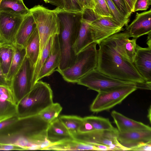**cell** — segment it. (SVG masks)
<instances>
[{"label": "cell", "mask_w": 151, "mask_h": 151, "mask_svg": "<svg viewBox=\"0 0 151 151\" xmlns=\"http://www.w3.org/2000/svg\"><path fill=\"white\" fill-rule=\"evenodd\" d=\"M49 124L39 114L19 117L0 131V144L15 145L24 150H44L50 144L47 136Z\"/></svg>", "instance_id": "obj_1"}, {"label": "cell", "mask_w": 151, "mask_h": 151, "mask_svg": "<svg viewBox=\"0 0 151 151\" xmlns=\"http://www.w3.org/2000/svg\"><path fill=\"white\" fill-rule=\"evenodd\" d=\"M96 68L99 71L117 79L151 86L139 73L133 63L124 60L116 51L110 36L99 44Z\"/></svg>", "instance_id": "obj_2"}, {"label": "cell", "mask_w": 151, "mask_h": 151, "mask_svg": "<svg viewBox=\"0 0 151 151\" xmlns=\"http://www.w3.org/2000/svg\"><path fill=\"white\" fill-rule=\"evenodd\" d=\"M83 12H70L61 9L57 13L59 22L58 36L61 56L56 71L68 68L74 63L76 55L72 47L78 34Z\"/></svg>", "instance_id": "obj_3"}, {"label": "cell", "mask_w": 151, "mask_h": 151, "mask_svg": "<svg viewBox=\"0 0 151 151\" xmlns=\"http://www.w3.org/2000/svg\"><path fill=\"white\" fill-rule=\"evenodd\" d=\"M53 103L50 85L39 80L17 104V116L24 117L38 114Z\"/></svg>", "instance_id": "obj_4"}, {"label": "cell", "mask_w": 151, "mask_h": 151, "mask_svg": "<svg viewBox=\"0 0 151 151\" xmlns=\"http://www.w3.org/2000/svg\"><path fill=\"white\" fill-rule=\"evenodd\" d=\"M61 9L57 7L52 10L38 5L29 9L36 24L39 36L40 50L38 58L50 38L59 34V22L57 13Z\"/></svg>", "instance_id": "obj_5"}, {"label": "cell", "mask_w": 151, "mask_h": 151, "mask_svg": "<svg viewBox=\"0 0 151 151\" xmlns=\"http://www.w3.org/2000/svg\"><path fill=\"white\" fill-rule=\"evenodd\" d=\"M97 44L93 42L76 55L73 64L58 72L66 81L77 83L83 76L96 68L98 60Z\"/></svg>", "instance_id": "obj_6"}, {"label": "cell", "mask_w": 151, "mask_h": 151, "mask_svg": "<svg viewBox=\"0 0 151 151\" xmlns=\"http://www.w3.org/2000/svg\"><path fill=\"white\" fill-rule=\"evenodd\" d=\"M77 83L98 92L108 91L125 86H134L141 88L143 86L135 83L113 78L101 73L96 69L83 76Z\"/></svg>", "instance_id": "obj_7"}, {"label": "cell", "mask_w": 151, "mask_h": 151, "mask_svg": "<svg viewBox=\"0 0 151 151\" xmlns=\"http://www.w3.org/2000/svg\"><path fill=\"white\" fill-rule=\"evenodd\" d=\"M138 88L136 86H125L108 91L98 92L90 106V110L97 113L109 110L121 103Z\"/></svg>", "instance_id": "obj_8"}, {"label": "cell", "mask_w": 151, "mask_h": 151, "mask_svg": "<svg viewBox=\"0 0 151 151\" xmlns=\"http://www.w3.org/2000/svg\"><path fill=\"white\" fill-rule=\"evenodd\" d=\"M34 66L26 56L20 68L11 81L10 88L17 104L33 87Z\"/></svg>", "instance_id": "obj_9"}, {"label": "cell", "mask_w": 151, "mask_h": 151, "mask_svg": "<svg viewBox=\"0 0 151 151\" xmlns=\"http://www.w3.org/2000/svg\"><path fill=\"white\" fill-rule=\"evenodd\" d=\"M119 131L115 128L111 130H96L85 133H78L73 136L79 141L90 144H101L107 146L110 150H128L117 140Z\"/></svg>", "instance_id": "obj_10"}, {"label": "cell", "mask_w": 151, "mask_h": 151, "mask_svg": "<svg viewBox=\"0 0 151 151\" xmlns=\"http://www.w3.org/2000/svg\"><path fill=\"white\" fill-rule=\"evenodd\" d=\"M25 16L0 10V44L14 43L16 34Z\"/></svg>", "instance_id": "obj_11"}, {"label": "cell", "mask_w": 151, "mask_h": 151, "mask_svg": "<svg viewBox=\"0 0 151 151\" xmlns=\"http://www.w3.org/2000/svg\"><path fill=\"white\" fill-rule=\"evenodd\" d=\"M89 30L93 41L99 44L103 40L123 30L113 17H98L90 24Z\"/></svg>", "instance_id": "obj_12"}, {"label": "cell", "mask_w": 151, "mask_h": 151, "mask_svg": "<svg viewBox=\"0 0 151 151\" xmlns=\"http://www.w3.org/2000/svg\"><path fill=\"white\" fill-rule=\"evenodd\" d=\"M98 17L93 10L85 9L83 11L78 34L72 47L76 55L94 42L90 31L89 26Z\"/></svg>", "instance_id": "obj_13"}, {"label": "cell", "mask_w": 151, "mask_h": 151, "mask_svg": "<svg viewBox=\"0 0 151 151\" xmlns=\"http://www.w3.org/2000/svg\"><path fill=\"white\" fill-rule=\"evenodd\" d=\"M116 51L125 60L133 63L137 39L130 37L127 33H117L110 36Z\"/></svg>", "instance_id": "obj_14"}, {"label": "cell", "mask_w": 151, "mask_h": 151, "mask_svg": "<svg viewBox=\"0 0 151 151\" xmlns=\"http://www.w3.org/2000/svg\"><path fill=\"white\" fill-rule=\"evenodd\" d=\"M130 37L137 39L144 35L151 33V10L138 13L125 31Z\"/></svg>", "instance_id": "obj_15"}, {"label": "cell", "mask_w": 151, "mask_h": 151, "mask_svg": "<svg viewBox=\"0 0 151 151\" xmlns=\"http://www.w3.org/2000/svg\"><path fill=\"white\" fill-rule=\"evenodd\" d=\"M133 64L146 82L151 84V47L137 44Z\"/></svg>", "instance_id": "obj_16"}, {"label": "cell", "mask_w": 151, "mask_h": 151, "mask_svg": "<svg viewBox=\"0 0 151 151\" xmlns=\"http://www.w3.org/2000/svg\"><path fill=\"white\" fill-rule=\"evenodd\" d=\"M117 140L128 150L143 143L151 142V130H140L119 133Z\"/></svg>", "instance_id": "obj_17"}, {"label": "cell", "mask_w": 151, "mask_h": 151, "mask_svg": "<svg viewBox=\"0 0 151 151\" xmlns=\"http://www.w3.org/2000/svg\"><path fill=\"white\" fill-rule=\"evenodd\" d=\"M59 35L54 36L49 55L43 65L37 78V81L52 74L58 67L61 59V54Z\"/></svg>", "instance_id": "obj_18"}, {"label": "cell", "mask_w": 151, "mask_h": 151, "mask_svg": "<svg viewBox=\"0 0 151 151\" xmlns=\"http://www.w3.org/2000/svg\"><path fill=\"white\" fill-rule=\"evenodd\" d=\"M17 115V104L10 89L0 86V121Z\"/></svg>", "instance_id": "obj_19"}, {"label": "cell", "mask_w": 151, "mask_h": 151, "mask_svg": "<svg viewBox=\"0 0 151 151\" xmlns=\"http://www.w3.org/2000/svg\"><path fill=\"white\" fill-rule=\"evenodd\" d=\"M47 136L50 144L74 139L58 117L49 123L47 129Z\"/></svg>", "instance_id": "obj_20"}, {"label": "cell", "mask_w": 151, "mask_h": 151, "mask_svg": "<svg viewBox=\"0 0 151 151\" xmlns=\"http://www.w3.org/2000/svg\"><path fill=\"white\" fill-rule=\"evenodd\" d=\"M111 115L120 132L136 130H151L149 126L128 118L116 111H113Z\"/></svg>", "instance_id": "obj_21"}, {"label": "cell", "mask_w": 151, "mask_h": 151, "mask_svg": "<svg viewBox=\"0 0 151 151\" xmlns=\"http://www.w3.org/2000/svg\"><path fill=\"white\" fill-rule=\"evenodd\" d=\"M37 26L31 13L25 16L16 34L14 44L25 48L27 42Z\"/></svg>", "instance_id": "obj_22"}, {"label": "cell", "mask_w": 151, "mask_h": 151, "mask_svg": "<svg viewBox=\"0 0 151 151\" xmlns=\"http://www.w3.org/2000/svg\"><path fill=\"white\" fill-rule=\"evenodd\" d=\"M44 150L56 151L97 150L93 145L73 139L64 140L50 144Z\"/></svg>", "instance_id": "obj_23"}, {"label": "cell", "mask_w": 151, "mask_h": 151, "mask_svg": "<svg viewBox=\"0 0 151 151\" xmlns=\"http://www.w3.org/2000/svg\"><path fill=\"white\" fill-rule=\"evenodd\" d=\"M14 53L12 61L6 79L11 81L22 66L26 56L25 47L14 44Z\"/></svg>", "instance_id": "obj_24"}, {"label": "cell", "mask_w": 151, "mask_h": 151, "mask_svg": "<svg viewBox=\"0 0 151 151\" xmlns=\"http://www.w3.org/2000/svg\"><path fill=\"white\" fill-rule=\"evenodd\" d=\"M26 56L34 67L38 58L40 40L37 28L28 39L25 47Z\"/></svg>", "instance_id": "obj_25"}, {"label": "cell", "mask_w": 151, "mask_h": 151, "mask_svg": "<svg viewBox=\"0 0 151 151\" xmlns=\"http://www.w3.org/2000/svg\"><path fill=\"white\" fill-rule=\"evenodd\" d=\"M13 53V45L0 44V63L6 78L10 68Z\"/></svg>", "instance_id": "obj_26"}, {"label": "cell", "mask_w": 151, "mask_h": 151, "mask_svg": "<svg viewBox=\"0 0 151 151\" xmlns=\"http://www.w3.org/2000/svg\"><path fill=\"white\" fill-rule=\"evenodd\" d=\"M0 10L12 12L25 16L30 13L23 0H1Z\"/></svg>", "instance_id": "obj_27"}, {"label": "cell", "mask_w": 151, "mask_h": 151, "mask_svg": "<svg viewBox=\"0 0 151 151\" xmlns=\"http://www.w3.org/2000/svg\"><path fill=\"white\" fill-rule=\"evenodd\" d=\"M55 35L51 37L46 43L35 66L32 79L33 87L37 82V78L40 70L49 55Z\"/></svg>", "instance_id": "obj_28"}, {"label": "cell", "mask_w": 151, "mask_h": 151, "mask_svg": "<svg viewBox=\"0 0 151 151\" xmlns=\"http://www.w3.org/2000/svg\"><path fill=\"white\" fill-rule=\"evenodd\" d=\"M58 118L73 137L78 132L84 121L83 118L74 115H63Z\"/></svg>", "instance_id": "obj_29"}, {"label": "cell", "mask_w": 151, "mask_h": 151, "mask_svg": "<svg viewBox=\"0 0 151 151\" xmlns=\"http://www.w3.org/2000/svg\"><path fill=\"white\" fill-rule=\"evenodd\" d=\"M84 119L89 123L96 130H111L114 129L109 119L93 116H86Z\"/></svg>", "instance_id": "obj_30"}, {"label": "cell", "mask_w": 151, "mask_h": 151, "mask_svg": "<svg viewBox=\"0 0 151 151\" xmlns=\"http://www.w3.org/2000/svg\"><path fill=\"white\" fill-rule=\"evenodd\" d=\"M62 109L58 103H53L44 109L39 114L45 122L49 123L58 118Z\"/></svg>", "instance_id": "obj_31"}, {"label": "cell", "mask_w": 151, "mask_h": 151, "mask_svg": "<svg viewBox=\"0 0 151 151\" xmlns=\"http://www.w3.org/2000/svg\"><path fill=\"white\" fill-rule=\"evenodd\" d=\"M113 18L122 27L127 26L129 19L125 18L119 11L113 0H105Z\"/></svg>", "instance_id": "obj_32"}, {"label": "cell", "mask_w": 151, "mask_h": 151, "mask_svg": "<svg viewBox=\"0 0 151 151\" xmlns=\"http://www.w3.org/2000/svg\"><path fill=\"white\" fill-rule=\"evenodd\" d=\"M95 7L93 10L95 14L101 17H112L105 0H93Z\"/></svg>", "instance_id": "obj_33"}, {"label": "cell", "mask_w": 151, "mask_h": 151, "mask_svg": "<svg viewBox=\"0 0 151 151\" xmlns=\"http://www.w3.org/2000/svg\"><path fill=\"white\" fill-rule=\"evenodd\" d=\"M64 10L67 11L78 12L84 11L78 0H63Z\"/></svg>", "instance_id": "obj_34"}, {"label": "cell", "mask_w": 151, "mask_h": 151, "mask_svg": "<svg viewBox=\"0 0 151 151\" xmlns=\"http://www.w3.org/2000/svg\"><path fill=\"white\" fill-rule=\"evenodd\" d=\"M151 4V0H136L134 4V12L138 11L147 10Z\"/></svg>", "instance_id": "obj_35"}, {"label": "cell", "mask_w": 151, "mask_h": 151, "mask_svg": "<svg viewBox=\"0 0 151 151\" xmlns=\"http://www.w3.org/2000/svg\"><path fill=\"white\" fill-rule=\"evenodd\" d=\"M116 7L122 15L126 18L129 19L128 15L124 0H113Z\"/></svg>", "instance_id": "obj_36"}, {"label": "cell", "mask_w": 151, "mask_h": 151, "mask_svg": "<svg viewBox=\"0 0 151 151\" xmlns=\"http://www.w3.org/2000/svg\"><path fill=\"white\" fill-rule=\"evenodd\" d=\"M18 118L17 115H15L0 121V131L11 125Z\"/></svg>", "instance_id": "obj_37"}, {"label": "cell", "mask_w": 151, "mask_h": 151, "mask_svg": "<svg viewBox=\"0 0 151 151\" xmlns=\"http://www.w3.org/2000/svg\"><path fill=\"white\" fill-rule=\"evenodd\" d=\"M94 130H95V129L92 125L89 123L84 119L83 123L79 128L78 133H85Z\"/></svg>", "instance_id": "obj_38"}, {"label": "cell", "mask_w": 151, "mask_h": 151, "mask_svg": "<svg viewBox=\"0 0 151 151\" xmlns=\"http://www.w3.org/2000/svg\"><path fill=\"white\" fill-rule=\"evenodd\" d=\"M83 9H90L93 10L95 3L93 0H78Z\"/></svg>", "instance_id": "obj_39"}, {"label": "cell", "mask_w": 151, "mask_h": 151, "mask_svg": "<svg viewBox=\"0 0 151 151\" xmlns=\"http://www.w3.org/2000/svg\"><path fill=\"white\" fill-rule=\"evenodd\" d=\"M0 150H24L18 146L10 144H0Z\"/></svg>", "instance_id": "obj_40"}, {"label": "cell", "mask_w": 151, "mask_h": 151, "mask_svg": "<svg viewBox=\"0 0 151 151\" xmlns=\"http://www.w3.org/2000/svg\"><path fill=\"white\" fill-rule=\"evenodd\" d=\"M128 15L130 17L134 12V4L136 0H124Z\"/></svg>", "instance_id": "obj_41"}, {"label": "cell", "mask_w": 151, "mask_h": 151, "mask_svg": "<svg viewBox=\"0 0 151 151\" xmlns=\"http://www.w3.org/2000/svg\"><path fill=\"white\" fill-rule=\"evenodd\" d=\"M11 82L6 79V76L3 73L0 63V86H4L10 88Z\"/></svg>", "instance_id": "obj_42"}, {"label": "cell", "mask_w": 151, "mask_h": 151, "mask_svg": "<svg viewBox=\"0 0 151 151\" xmlns=\"http://www.w3.org/2000/svg\"><path fill=\"white\" fill-rule=\"evenodd\" d=\"M151 142L141 144L137 147L133 148L130 150L135 151H151Z\"/></svg>", "instance_id": "obj_43"}, {"label": "cell", "mask_w": 151, "mask_h": 151, "mask_svg": "<svg viewBox=\"0 0 151 151\" xmlns=\"http://www.w3.org/2000/svg\"><path fill=\"white\" fill-rule=\"evenodd\" d=\"M46 3H49L54 5L57 7L64 9V6L63 0H45Z\"/></svg>", "instance_id": "obj_44"}, {"label": "cell", "mask_w": 151, "mask_h": 151, "mask_svg": "<svg viewBox=\"0 0 151 151\" xmlns=\"http://www.w3.org/2000/svg\"><path fill=\"white\" fill-rule=\"evenodd\" d=\"M148 35L147 44L148 47H151V33H149Z\"/></svg>", "instance_id": "obj_45"}, {"label": "cell", "mask_w": 151, "mask_h": 151, "mask_svg": "<svg viewBox=\"0 0 151 151\" xmlns=\"http://www.w3.org/2000/svg\"><path fill=\"white\" fill-rule=\"evenodd\" d=\"M151 107L150 106L148 111V117L149 119L150 122H151Z\"/></svg>", "instance_id": "obj_46"}, {"label": "cell", "mask_w": 151, "mask_h": 151, "mask_svg": "<svg viewBox=\"0 0 151 151\" xmlns=\"http://www.w3.org/2000/svg\"><path fill=\"white\" fill-rule=\"evenodd\" d=\"M1 0H0V1H1Z\"/></svg>", "instance_id": "obj_47"}, {"label": "cell", "mask_w": 151, "mask_h": 151, "mask_svg": "<svg viewBox=\"0 0 151 151\" xmlns=\"http://www.w3.org/2000/svg\"><path fill=\"white\" fill-rule=\"evenodd\" d=\"M44 1L45 0H43Z\"/></svg>", "instance_id": "obj_48"}, {"label": "cell", "mask_w": 151, "mask_h": 151, "mask_svg": "<svg viewBox=\"0 0 151 151\" xmlns=\"http://www.w3.org/2000/svg\"></svg>", "instance_id": "obj_49"}]
</instances>
